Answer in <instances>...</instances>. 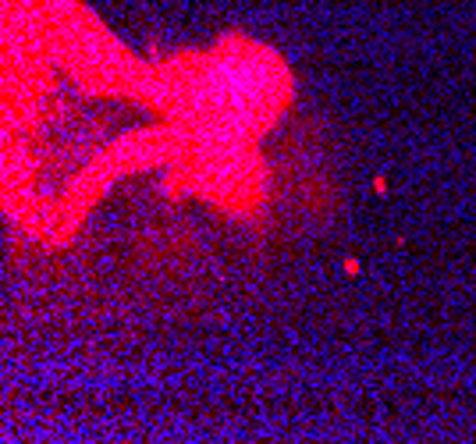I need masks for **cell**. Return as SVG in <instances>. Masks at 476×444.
<instances>
[{"mask_svg": "<svg viewBox=\"0 0 476 444\" xmlns=\"http://www.w3.org/2000/svg\"><path fill=\"white\" fill-rule=\"evenodd\" d=\"M345 274H352V277L359 274V260H355V256H348V260H345Z\"/></svg>", "mask_w": 476, "mask_h": 444, "instance_id": "cell-1", "label": "cell"}]
</instances>
